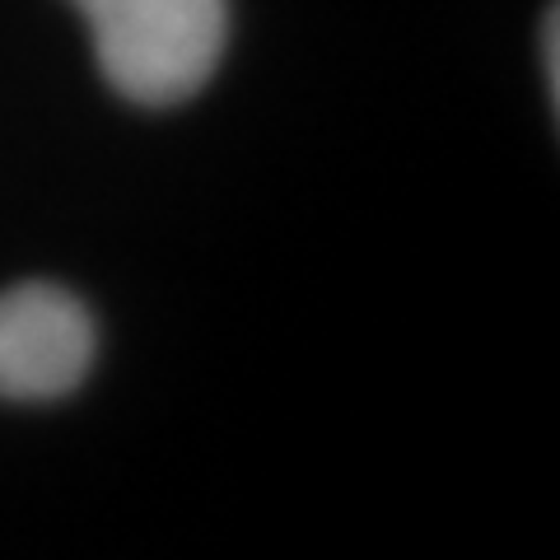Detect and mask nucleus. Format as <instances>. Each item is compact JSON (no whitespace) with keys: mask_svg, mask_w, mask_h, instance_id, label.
<instances>
[{"mask_svg":"<svg viewBox=\"0 0 560 560\" xmlns=\"http://www.w3.org/2000/svg\"><path fill=\"white\" fill-rule=\"evenodd\" d=\"M113 94L173 108L201 94L230 43V0H75Z\"/></svg>","mask_w":560,"mask_h":560,"instance_id":"1","label":"nucleus"},{"mask_svg":"<svg viewBox=\"0 0 560 560\" xmlns=\"http://www.w3.org/2000/svg\"><path fill=\"white\" fill-rule=\"evenodd\" d=\"M94 313L66 285L20 280L0 290V401L70 397L94 370Z\"/></svg>","mask_w":560,"mask_h":560,"instance_id":"2","label":"nucleus"},{"mask_svg":"<svg viewBox=\"0 0 560 560\" xmlns=\"http://www.w3.org/2000/svg\"><path fill=\"white\" fill-rule=\"evenodd\" d=\"M560 14H556V5L547 10V24H541V47H547V90H551V103H556V90H560Z\"/></svg>","mask_w":560,"mask_h":560,"instance_id":"3","label":"nucleus"}]
</instances>
